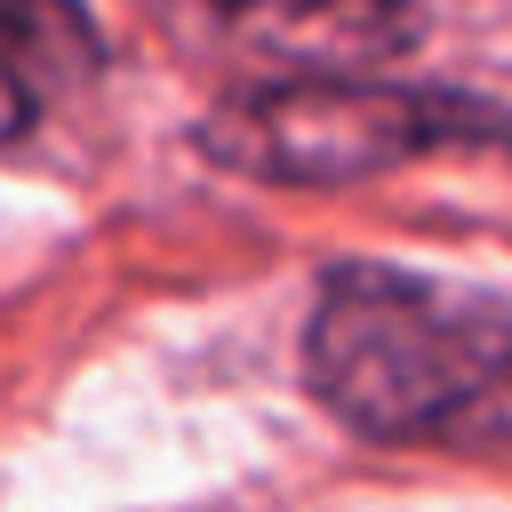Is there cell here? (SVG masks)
Instances as JSON below:
<instances>
[{"mask_svg": "<svg viewBox=\"0 0 512 512\" xmlns=\"http://www.w3.org/2000/svg\"><path fill=\"white\" fill-rule=\"evenodd\" d=\"M304 392L368 448L512 456V296L336 256L304 312Z\"/></svg>", "mask_w": 512, "mask_h": 512, "instance_id": "cell-1", "label": "cell"}, {"mask_svg": "<svg viewBox=\"0 0 512 512\" xmlns=\"http://www.w3.org/2000/svg\"><path fill=\"white\" fill-rule=\"evenodd\" d=\"M104 24L88 16V0H0V72L24 80L40 104L72 96L104 72Z\"/></svg>", "mask_w": 512, "mask_h": 512, "instance_id": "cell-4", "label": "cell"}, {"mask_svg": "<svg viewBox=\"0 0 512 512\" xmlns=\"http://www.w3.org/2000/svg\"><path fill=\"white\" fill-rule=\"evenodd\" d=\"M184 40L256 64V80L288 72H384L424 48L416 0H152Z\"/></svg>", "mask_w": 512, "mask_h": 512, "instance_id": "cell-3", "label": "cell"}, {"mask_svg": "<svg viewBox=\"0 0 512 512\" xmlns=\"http://www.w3.org/2000/svg\"><path fill=\"white\" fill-rule=\"evenodd\" d=\"M32 120H40V96H32L24 80H8V72H0V144L32 136Z\"/></svg>", "mask_w": 512, "mask_h": 512, "instance_id": "cell-5", "label": "cell"}, {"mask_svg": "<svg viewBox=\"0 0 512 512\" xmlns=\"http://www.w3.org/2000/svg\"><path fill=\"white\" fill-rule=\"evenodd\" d=\"M192 152L248 184L336 192L416 160H512V104L456 80L400 72H288L240 80L192 120Z\"/></svg>", "mask_w": 512, "mask_h": 512, "instance_id": "cell-2", "label": "cell"}]
</instances>
